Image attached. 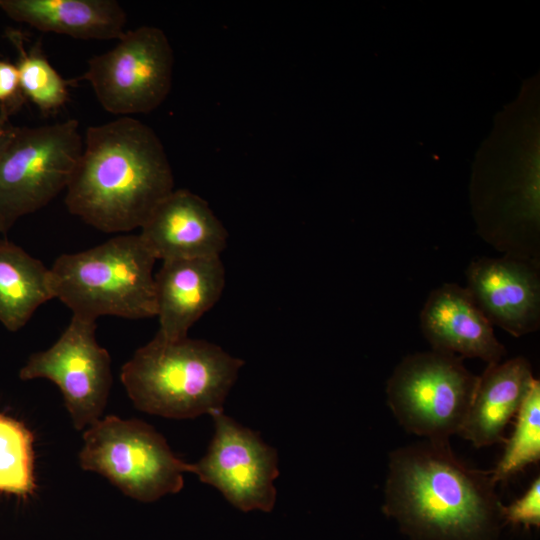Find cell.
<instances>
[{"label":"cell","mask_w":540,"mask_h":540,"mask_svg":"<svg viewBox=\"0 0 540 540\" xmlns=\"http://www.w3.org/2000/svg\"><path fill=\"white\" fill-rule=\"evenodd\" d=\"M173 190L172 169L157 134L138 119L118 117L86 130L65 204L100 231L127 232L141 228Z\"/></svg>","instance_id":"cell-1"},{"label":"cell","mask_w":540,"mask_h":540,"mask_svg":"<svg viewBox=\"0 0 540 540\" xmlns=\"http://www.w3.org/2000/svg\"><path fill=\"white\" fill-rule=\"evenodd\" d=\"M495 487L449 441L426 439L390 454L383 511L419 540H491L502 505Z\"/></svg>","instance_id":"cell-2"},{"label":"cell","mask_w":540,"mask_h":540,"mask_svg":"<svg viewBox=\"0 0 540 540\" xmlns=\"http://www.w3.org/2000/svg\"><path fill=\"white\" fill-rule=\"evenodd\" d=\"M244 361L205 340H167L158 334L121 369L134 406L172 419L223 411Z\"/></svg>","instance_id":"cell-3"},{"label":"cell","mask_w":540,"mask_h":540,"mask_svg":"<svg viewBox=\"0 0 540 540\" xmlns=\"http://www.w3.org/2000/svg\"><path fill=\"white\" fill-rule=\"evenodd\" d=\"M155 261L140 235L117 236L85 251L63 254L50 269L54 298L73 315L93 321L104 315L156 316Z\"/></svg>","instance_id":"cell-4"},{"label":"cell","mask_w":540,"mask_h":540,"mask_svg":"<svg viewBox=\"0 0 540 540\" xmlns=\"http://www.w3.org/2000/svg\"><path fill=\"white\" fill-rule=\"evenodd\" d=\"M79 452L82 469L108 479L125 495L153 502L184 486L193 465L171 451L165 438L138 419L109 415L90 425Z\"/></svg>","instance_id":"cell-5"},{"label":"cell","mask_w":540,"mask_h":540,"mask_svg":"<svg viewBox=\"0 0 540 540\" xmlns=\"http://www.w3.org/2000/svg\"><path fill=\"white\" fill-rule=\"evenodd\" d=\"M478 381L460 356L436 350L414 353L388 379L387 404L407 432L449 441L459 434Z\"/></svg>","instance_id":"cell-6"},{"label":"cell","mask_w":540,"mask_h":540,"mask_svg":"<svg viewBox=\"0 0 540 540\" xmlns=\"http://www.w3.org/2000/svg\"><path fill=\"white\" fill-rule=\"evenodd\" d=\"M82 149L74 119L18 128L0 156V234L67 188Z\"/></svg>","instance_id":"cell-7"},{"label":"cell","mask_w":540,"mask_h":540,"mask_svg":"<svg viewBox=\"0 0 540 540\" xmlns=\"http://www.w3.org/2000/svg\"><path fill=\"white\" fill-rule=\"evenodd\" d=\"M174 56L165 33L153 26L126 31L112 49L93 56L80 79L106 111L119 117L149 113L166 99Z\"/></svg>","instance_id":"cell-8"},{"label":"cell","mask_w":540,"mask_h":540,"mask_svg":"<svg viewBox=\"0 0 540 540\" xmlns=\"http://www.w3.org/2000/svg\"><path fill=\"white\" fill-rule=\"evenodd\" d=\"M96 321L73 315L59 339L32 354L21 368V380L45 378L60 389L75 429L98 421L111 384V359L95 337Z\"/></svg>","instance_id":"cell-9"},{"label":"cell","mask_w":540,"mask_h":540,"mask_svg":"<svg viewBox=\"0 0 540 540\" xmlns=\"http://www.w3.org/2000/svg\"><path fill=\"white\" fill-rule=\"evenodd\" d=\"M210 416L214 435L206 454L192 464V473L243 512H271L279 475L276 450L223 411Z\"/></svg>","instance_id":"cell-10"},{"label":"cell","mask_w":540,"mask_h":540,"mask_svg":"<svg viewBox=\"0 0 540 540\" xmlns=\"http://www.w3.org/2000/svg\"><path fill=\"white\" fill-rule=\"evenodd\" d=\"M467 287L492 325L520 337L540 324L539 275L527 261L480 258L466 270Z\"/></svg>","instance_id":"cell-11"},{"label":"cell","mask_w":540,"mask_h":540,"mask_svg":"<svg viewBox=\"0 0 540 540\" xmlns=\"http://www.w3.org/2000/svg\"><path fill=\"white\" fill-rule=\"evenodd\" d=\"M140 229L156 260L220 257L227 245L228 233L208 203L186 189L166 196Z\"/></svg>","instance_id":"cell-12"},{"label":"cell","mask_w":540,"mask_h":540,"mask_svg":"<svg viewBox=\"0 0 540 540\" xmlns=\"http://www.w3.org/2000/svg\"><path fill=\"white\" fill-rule=\"evenodd\" d=\"M423 335L432 350L464 358H479L488 364L501 362L505 347L493 325L466 288L444 284L433 290L420 315Z\"/></svg>","instance_id":"cell-13"},{"label":"cell","mask_w":540,"mask_h":540,"mask_svg":"<svg viewBox=\"0 0 540 540\" xmlns=\"http://www.w3.org/2000/svg\"><path fill=\"white\" fill-rule=\"evenodd\" d=\"M224 285L220 257L163 261L155 275L157 334L172 341L186 338L192 325L219 300Z\"/></svg>","instance_id":"cell-14"},{"label":"cell","mask_w":540,"mask_h":540,"mask_svg":"<svg viewBox=\"0 0 540 540\" xmlns=\"http://www.w3.org/2000/svg\"><path fill=\"white\" fill-rule=\"evenodd\" d=\"M529 362L516 357L488 364L459 435L480 448L504 443V430L520 409L534 381Z\"/></svg>","instance_id":"cell-15"},{"label":"cell","mask_w":540,"mask_h":540,"mask_svg":"<svg viewBox=\"0 0 540 540\" xmlns=\"http://www.w3.org/2000/svg\"><path fill=\"white\" fill-rule=\"evenodd\" d=\"M11 19L43 32L77 39H119L126 13L115 0H0Z\"/></svg>","instance_id":"cell-16"},{"label":"cell","mask_w":540,"mask_h":540,"mask_svg":"<svg viewBox=\"0 0 540 540\" xmlns=\"http://www.w3.org/2000/svg\"><path fill=\"white\" fill-rule=\"evenodd\" d=\"M54 298L50 269L21 247L0 240V322L21 329L43 303Z\"/></svg>","instance_id":"cell-17"},{"label":"cell","mask_w":540,"mask_h":540,"mask_svg":"<svg viewBox=\"0 0 540 540\" xmlns=\"http://www.w3.org/2000/svg\"><path fill=\"white\" fill-rule=\"evenodd\" d=\"M17 52L15 66L22 93L43 114L62 108L69 98V81L65 80L50 64L42 44L37 41L28 48L24 34L9 28L5 33Z\"/></svg>","instance_id":"cell-18"},{"label":"cell","mask_w":540,"mask_h":540,"mask_svg":"<svg viewBox=\"0 0 540 540\" xmlns=\"http://www.w3.org/2000/svg\"><path fill=\"white\" fill-rule=\"evenodd\" d=\"M34 436L20 421L0 413V493L27 498L36 489Z\"/></svg>","instance_id":"cell-19"},{"label":"cell","mask_w":540,"mask_h":540,"mask_svg":"<svg viewBox=\"0 0 540 540\" xmlns=\"http://www.w3.org/2000/svg\"><path fill=\"white\" fill-rule=\"evenodd\" d=\"M516 416L514 431L506 439L502 457L490 471L495 484L507 481L540 459V382L534 379Z\"/></svg>","instance_id":"cell-20"},{"label":"cell","mask_w":540,"mask_h":540,"mask_svg":"<svg viewBox=\"0 0 540 540\" xmlns=\"http://www.w3.org/2000/svg\"><path fill=\"white\" fill-rule=\"evenodd\" d=\"M501 519L525 528L540 525V479L535 478L528 490L511 504L501 505Z\"/></svg>","instance_id":"cell-21"},{"label":"cell","mask_w":540,"mask_h":540,"mask_svg":"<svg viewBox=\"0 0 540 540\" xmlns=\"http://www.w3.org/2000/svg\"><path fill=\"white\" fill-rule=\"evenodd\" d=\"M25 101L15 63L0 60V115L9 118Z\"/></svg>","instance_id":"cell-22"},{"label":"cell","mask_w":540,"mask_h":540,"mask_svg":"<svg viewBox=\"0 0 540 540\" xmlns=\"http://www.w3.org/2000/svg\"><path fill=\"white\" fill-rule=\"evenodd\" d=\"M18 128L10 122L8 117L0 115V156L15 136Z\"/></svg>","instance_id":"cell-23"}]
</instances>
